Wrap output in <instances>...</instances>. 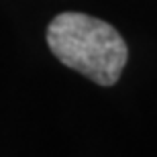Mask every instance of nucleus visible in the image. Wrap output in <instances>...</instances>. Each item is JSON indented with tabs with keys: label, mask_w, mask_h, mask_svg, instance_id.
<instances>
[{
	"label": "nucleus",
	"mask_w": 157,
	"mask_h": 157,
	"mask_svg": "<svg viewBox=\"0 0 157 157\" xmlns=\"http://www.w3.org/2000/svg\"><path fill=\"white\" fill-rule=\"evenodd\" d=\"M49 49L63 65L98 86H112L127 65V43L112 25L82 12H63L49 23Z\"/></svg>",
	"instance_id": "f257e3e1"
}]
</instances>
